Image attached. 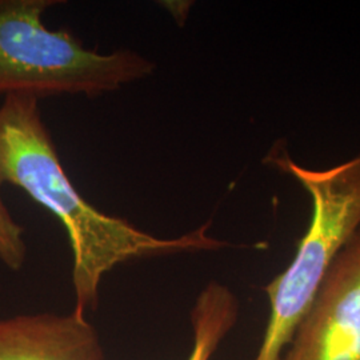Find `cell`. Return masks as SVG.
Masks as SVG:
<instances>
[{"label": "cell", "mask_w": 360, "mask_h": 360, "mask_svg": "<svg viewBox=\"0 0 360 360\" xmlns=\"http://www.w3.org/2000/svg\"><path fill=\"white\" fill-rule=\"evenodd\" d=\"M1 184L23 190L65 226L74 257V309L83 314L96 309L104 275L119 264L229 245L208 235V223L178 238L162 239L90 205L67 176L34 96L7 95L0 104Z\"/></svg>", "instance_id": "6da1fadb"}, {"label": "cell", "mask_w": 360, "mask_h": 360, "mask_svg": "<svg viewBox=\"0 0 360 360\" xmlns=\"http://www.w3.org/2000/svg\"><path fill=\"white\" fill-rule=\"evenodd\" d=\"M62 3L0 0V95L95 98L154 74L155 62L139 52L101 53L67 28L50 30L43 15Z\"/></svg>", "instance_id": "3957f363"}, {"label": "cell", "mask_w": 360, "mask_h": 360, "mask_svg": "<svg viewBox=\"0 0 360 360\" xmlns=\"http://www.w3.org/2000/svg\"><path fill=\"white\" fill-rule=\"evenodd\" d=\"M263 162L297 180L312 203L295 257L264 288L270 318L255 360H279L335 259L360 230V153L334 167L314 169L275 144Z\"/></svg>", "instance_id": "7a4b0ae2"}, {"label": "cell", "mask_w": 360, "mask_h": 360, "mask_svg": "<svg viewBox=\"0 0 360 360\" xmlns=\"http://www.w3.org/2000/svg\"><path fill=\"white\" fill-rule=\"evenodd\" d=\"M26 259L25 227L13 219L0 196V262L10 270L19 271Z\"/></svg>", "instance_id": "52a82bcc"}, {"label": "cell", "mask_w": 360, "mask_h": 360, "mask_svg": "<svg viewBox=\"0 0 360 360\" xmlns=\"http://www.w3.org/2000/svg\"><path fill=\"white\" fill-rule=\"evenodd\" d=\"M238 316L239 302L231 290L215 281L206 284L191 311L193 345L188 360H211Z\"/></svg>", "instance_id": "8992f818"}, {"label": "cell", "mask_w": 360, "mask_h": 360, "mask_svg": "<svg viewBox=\"0 0 360 360\" xmlns=\"http://www.w3.org/2000/svg\"><path fill=\"white\" fill-rule=\"evenodd\" d=\"M279 360H360V230L335 259Z\"/></svg>", "instance_id": "277c9868"}, {"label": "cell", "mask_w": 360, "mask_h": 360, "mask_svg": "<svg viewBox=\"0 0 360 360\" xmlns=\"http://www.w3.org/2000/svg\"><path fill=\"white\" fill-rule=\"evenodd\" d=\"M0 360H104L95 327L83 312L0 318Z\"/></svg>", "instance_id": "5b68a950"}]
</instances>
